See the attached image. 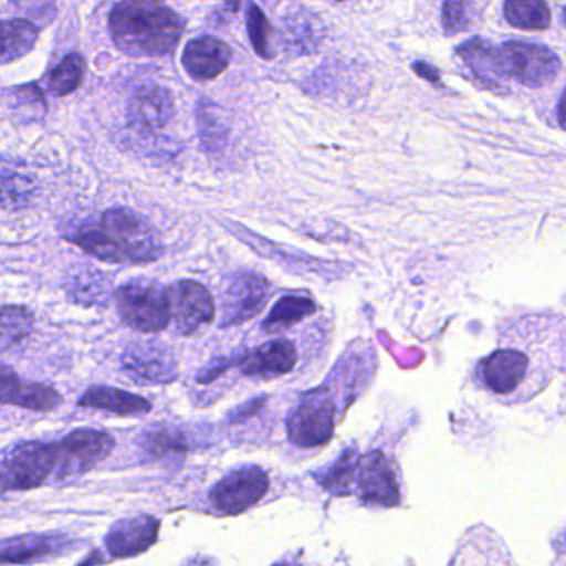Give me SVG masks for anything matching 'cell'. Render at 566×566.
<instances>
[{
  "instance_id": "cell-1",
  "label": "cell",
  "mask_w": 566,
  "mask_h": 566,
  "mask_svg": "<svg viewBox=\"0 0 566 566\" xmlns=\"http://www.w3.org/2000/svg\"><path fill=\"white\" fill-rule=\"evenodd\" d=\"M65 240L105 263H155L164 254L160 237L142 214L128 208H112L98 220L82 221L65 231Z\"/></svg>"
},
{
  "instance_id": "cell-2",
  "label": "cell",
  "mask_w": 566,
  "mask_h": 566,
  "mask_svg": "<svg viewBox=\"0 0 566 566\" xmlns=\"http://www.w3.org/2000/svg\"><path fill=\"white\" fill-rule=\"evenodd\" d=\"M112 39L132 57H160L175 51L184 21L157 0H122L108 19Z\"/></svg>"
},
{
  "instance_id": "cell-3",
  "label": "cell",
  "mask_w": 566,
  "mask_h": 566,
  "mask_svg": "<svg viewBox=\"0 0 566 566\" xmlns=\"http://www.w3.org/2000/svg\"><path fill=\"white\" fill-rule=\"evenodd\" d=\"M118 314L132 329L158 333L171 319L167 287L148 277H135L115 291Z\"/></svg>"
},
{
  "instance_id": "cell-4",
  "label": "cell",
  "mask_w": 566,
  "mask_h": 566,
  "mask_svg": "<svg viewBox=\"0 0 566 566\" xmlns=\"http://www.w3.org/2000/svg\"><path fill=\"white\" fill-rule=\"evenodd\" d=\"M57 467L55 443H19L0 457V493L32 490L48 482Z\"/></svg>"
},
{
  "instance_id": "cell-5",
  "label": "cell",
  "mask_w": 566,
  "mask_h": 566,
  "mask_svg": "<svg viewBox=\"0 0 566 566\" xmlns=\"http://www.w3.org/2000/svg\"><path fill=\"white\" fill-rule=\"evenodd\" d=\"M57 447V473L59 479H72L84 475L92 469L104 462L115 447L114 437L111 433L97 429L72 430Z\"/></svg>"
},
{
  "instance_id": "cell-6",
  "label": "cell",
  "mask_w": 566,
  "mask_h": 566,
  "mask_svg": "<svg viewBox=\"0 0 566 566\" xmlns=\"http://www.w3.org/2000/svg\"><path fill=\"white\" fill-rule=\"evenodd\" d=\"M509 77L526 87L538 88L552 84L559 72L562 61L555 52L530 42L509 41L500 51Z\"/></svg>"
},
{
  "instance_id": "cell-7",
  "label": "cell",
  "mask_w": 566,
  "mask_h": 566,
  "mask_svg": "<svg viewBox=\"0 0 566 566\" xmlns=\"http://www.w3.org/2000/svg\"><path fill=\"white\" fill-rule=\"evenodd\" d=\"M125 374L138 386H161L177 379V360L157 340H135L122 354Z\"/></svg>"
},
{
  "instance_id": "cell-8",
  "label": "cell",
  "mask_w": 566,
  "mask_h": 566,
  "mask_svg": "<svg viewBox=\"0 0 566 566\" xmlns=\"http://www.w3.org/2000/svg\"><path fill=\"white\" fill-rule=\"evenodd\" d=\"M270 490V476L260 467H243L224 476L210 493L211 505L224 515H237L256 505Z\"/></svg>"
},
{
  "instance_id": "cell-9",
  "label": "cell",
  "mask_w": 566,
  "mask_h": 566,
  "mask_svg": "<svg viewBox=\"0 0 566 566\" xmlns=\"http://www.w3.org/2000/svg\"><path fill=\"white\" fill-rule=\"evenodd\" d=\"M336 426V406L323 394H311L287 420L291 442L300 447H319L329 442Z\"/></svg>"
},
{
  "instance_id": "cell-10",
  "label": "cell",
  "mask_w": 566,
  "mask_h": 566,
  "mask_svg": "<svg viewBox=\"0 0 566 566\" xmlns=\"http://www.w3.org/2000/svg\"><path fill=\"white\" fill-rule=\"evenodd\" d=\"M171 319L181 336H191L213 323L214 303L210 291L197 281H177L168 287Z\"/></svg>"
},
{
  "instance_id": "cell-11",
  "label": "cell",
  "mask_w": 566,
  "mask_h": 566,
  "mask_svg": "<svg viewBox=\"0 0 566 566\" xmlns=\"http://www.w3.org/2000/svg\"><path fill=\"white\" fill-rule=\"evenodd\" d=\"M357 483L366 502L379 506L399 505L400 486L392 462L379 450L357 460Z\"/></svg>"
},
{
  "instance_id": "cell-12",
  "label": "cell",
  "mask_w": 566,
  "mask_h": 566,
  "mask_svg": "<svg viewBox=\"0 0 566 566\" xmlns=\"http://www.w3.org/2000/svg\"><path fill=\"white\" fill-rule=\"evenodd\" d=\"M268 291L266 280L258 274L243 273L231 277L223 294V326L253 319L266 304Z\"/></svg>"
},
{
  "instance_id": "cell-13",
  "label": "cell",
  "mask_w": 566,
  "mask_h": 566,
  "mask_svg": "<svg viewBox=\"0 0 566 566\" xmlns=\"http://www.w3.org/2000/svg\"><path fill=\"white\" fill-rule=\"evenodd\" d=\"M160 520L154 515L118 520L105 536V546L112 558H132L142 555L157 543Z\"/></svg>"
},
{
  "instance_id": "cell-14",
  "label": "cell",
  "mask_w": 566,
  "mask_h": 566,
  "mask_svg": "<svg viewBox=\"0 0 566 566\" xmlns=\"http://www.w3.org/2000/svg\"><path fill=\"white\" fill-rule=\"evenodd\" d=\"M528 366V356L522 350L500 349L480 363L479 377L490 392L506 396L522 386Z\"/></svg>"
},
{
  "instance_id": "cell-15",
  "label": "cell",
  "mask_w": 566,
  "mask_h": 566,
  "mask_svg": "<svg viewBox=\"0 0 566 566\" xmlns=\"http://www.w3.org/2000/svg\"><path fill=\"white\" fill-rule=\"evenodd\" d=\"M175 105L170 92L160 85H145L132 95L128 122L135 130L151 134L161 130L174 117Z\"/></svg>"
},
{
  "instance_id": "cell-16",
  "label": "cell",
  "mask_w": 566,
  "mask_h": 566,
  "mask_svg": "<svg viewBox=\"0 0 566 566\" xmlns=\"http://www.w3.org/2000/svg\"><path fill=\"white\" fill-rule=\"evenodd\" d=\"M64 402L52 387L38 382H24L11 367L0 366V403L21 409L49 412Z\"/></svg>"
},
{
  "instance_id": "cell-17",
  "label": "cell",
  "mask_w": 566,
  "mask_h": 566,
  "mask_svg": "<svg viewBox=\"0 0 566 566\" xmlns=\"http://www.w3.org/2000/svg\"><path fill=\"white\" fill-rule=\"evenodd\" d=\"M231 55L230 45L220 39H195L185 48L184 67L195 81H213L227 71Z\"/></svg>"
},
{
  "instance_id": "cell-18",
  "label": "cell",
  "mask_w": 566,
  "mask_h": 566,
  "mask_svg": "<svg viewBox=\"0 0 566 566\" xmlns=\"http://www.w3.org/2000/svg\"><path fill=\"white\" fill-rule=\"evenodd\" d=\"M296 360V347L293 343L286 339L271 340L248 354L241 360V370L247 376L273 379L293 370Z\"/></svg>"
},
{
  "instance_id": "cell-19",
  "label": "cell",
  "mask_w": 566,
  "mask_h": 566,
  "mask_svg": "<svg viewBox=\"0 0 566 566\" xmlns=\"http://www.w3.org/2000/svg\"><path fill=\"white\" fill-rule=\"evenodd\" d=\"M459 57L489 88L500 91L509 78L500 49L493 48L483 39H470L465 44L460 45Z\"/></svg>"
},
{
  "instance_id": "cell-20",
  "label": "cell",
  "mask_w": 566,
  "mask_h": 566,
  "mask_svg": "<svg viewBox=\"0 0 566 566\" xmlns=\"http://www.w3.org/2000/svg\"><path fill=\"white\" fill-rule=\"evenodd\" d=\"M38 181L28 165L15 158H0V207L22 210L34 200Z\"/></svg>"
},
{
  "instance_id": "cell-21",
  "label": "cell",
  "mask_w": 566,
  "mask_h": 566,
  "mask_svg": "<svg viewBox=\"0 0 566 566\" xmlns=\"http://www.w3.org/2000/svg\"><path fill=\"white\" fill-rule=\"evenodd\" d=\"M78 407L105 410L122 417L147 416L151 412L150 400L135 396L128 390L108 386H94L85 390L84 396L78 400Z\"/></svg>"
},
{
  "instance_id": "cell-22",
  "label": "cell",
  "mask_w": 566,
  "mask_h": 566,
  "mask_svg": "<svg viewBox=\"0 0 566 566\" xmlns=\"http://www.w3.org/2000/svg\"><path fill=\"white\" fill-rule=\"evenodd\" d=\"M65 291L74 303L84 307L105 306L112 296V281L97 268L77 266L67 274Z\"/></svg>"
},
{
  "instance_id": "cell-23",
  "label": "cell",
  "mask_w": 566,
  "mask_h": 566,
  "mask_svg": "<svg viewBox=\"0 0 566 566\" xmlns=\"http://www.w3.org/2000/svg\"><path fill=\"white\" fill-rule=\"evenodd\" d=\"M324 34H326V31H324L321 19L316 18V14L303 11V9L291 12L284 19V42L294 54H313L323 42Z\"/></svg>"
},
{
  "instance_id": "cell-24",
  "label": "cell",
  "mask_w": 566,
  "mask_h": 566,
  "mask_svg": "<svg viewBox=\"0 0 566 566\" xmlns=\"http://www.w3.org/2000/svg\"><path fill=\"white\" fill-rule=\"evenodd\" d=\"M38 38V28L25 19L0 21V65L11 64L28 55Z\"/></svg>"
},
{
  "instance_id": "cell-25",
  "label": "cell",
  "mask_w": 566,
  "mask_h": 566,
  "mask_svg": "<svg viewBox=\"0 0 566 566\" xmlns=\"http://www.w3.org/2000/svg\"><path fill=\"white\" fill-rule=\"evenodd\" d=\"M506 22L522 31H545L552 24V12L545 0H505Z\"/></svg>"
},
{
  "instance_id": "cell-26",
  "label": "cell",
  "mask_w": 566,
  "mask_h": 566,
  "mask_svg": "<svg viewBox=\"0 0 566 566\" xmlns=\"http://www.w3.org/2000/svg\"><path fill=\"white\" fill-rule=\"evenodd\" d=\"M314 311H316V304L311 297L301 296V294L281 297L276 306L271 310L270 316L264 321V331L266 333H280V331L301 323L304 317L310 316Z\"/></svg>"
},
{
  "instance_id": "cell-27",
  "label": "cell",
  "mask_w": 566,
  "mask_h": 566,
  "mask_svg": "<svg viewBox=\"0 0 566 566\" xmlns=\"http://www.w3.org/2000/svg\"><path fill=\"white\" fill-rule=\"evenodd\" d=\"M34 327V314L24 306L0 307V350L21 346Z\"/></svg>"
},
{
  "instance_id": "cell-28",
  "label": "cell",
  "mask_w": 566,
  "mask_h": 566,
  "mask_svg": "<svg viewBox=\"0 0 566 566\" xmlns=\"http://www.w3.org/2000/svg\"><path fill=\"white\" fill-rule=\"evenodd\" d=\"M57 542L42 535H28L12 538L0 545V563H31L51 555Z\"/></svg>"
},
{
  "instance_id": "cell-29",
  "label": "cell",
  "mask_w": 566,
  "mask_h": 566,
  "mask_svg": "<svg viewBox=\"0 0 566 566\" xmlns=\"http://www.w3.org/2000/svg\"><path fill=\"white\" fill-rule=\"evenodd\" d=\"M356 452L347 450L334 465L326 470V473L317 475V480L327 492L334 493V495H347L356 480Z\"/></svg>"
},
{
  "instance_id": "cell-30",
  "label": "cell",
  "mask_w": 566,
  "mask_h": 566,
  "mask_svg": "<svg viewBox=\"0 0 566 566\" xmlns=\"http://www.w3.org/2000/svg\"><path fill=\"white\" fill-rule=\"evenodd\" d=\"M85 74V61L81 54H71L61 62L49 78V88L59 97L77 91Z\"/></svg>"
},
{
  "instance_id": "cell-31",
  "label": "cell",
  "mask_w": 566,
  "mask_h": 566,
  "mask_svg": "<svg viewBox=\"0 0 566 566\" xmlns=\"http://www.w3.org/2000/svg\"><path fill=\"white\" fill-rule=\"evenodd\" d=\"M247 28L254 52L263 59L273 57V52L270 49V38L273 35V28L268 22L264 12L253 2L248 6Z\"/></svg>"
},
{
  "instance_id": "cell-32",
  "label": "cell",
  "mask_w": 566,
  "mask_h": 566,
  "mask_svg": "<svg viewBox=\"0 0 566 566\" xmlns=\"http://www.w3.org/2000/svg\"><path fill=\"white\" fill-rule=\"evenodd\" d=\"M473 22V0H446L442 8V25L446 34L465 32Z\"/></svg>"
},
{
  "instance_id": "cell-33",
  "label": "cell",
  "mask_w": 566,
  "mask_h": 566,
  "mask_svg": "<svg viewBox=\"0 0 566 566\" xmlns=\"http://www.w3.org/2000/svg\"><path fill=\"white\" fill-rule=\"evenodd\" d=\"M144 447L155 457L174 455V453L177 455L187 450L184 437L168 429L148 430Z\"/></svg>"
},
{
  "instance_id": "cell-34",
  "label": "cell",
  "mask_w": 566,
  "mask_h": 566,
  "mask_svg": "<svg viewBox=\"0 0 566 566\" xmlns=\"http://www.w3.org/2000/svg\"><path fill=\"white\" fill-rule=\"evenodd\" d=\"M198 125H200V134L205 145L211 150H218L223 145L224 130L223 125L220 124L210 107L200 105V108H198Z\"/></svg>"
},
{
  "instance_id": "cell-35",
  "label": "cell",
  "mask_w": 566,
  "mask_h": 566,
  "mask_svg": "<svg viewBox=\"0 0 566 566\" xmlns=\"http://www.w3.org/2000/svg\"><path fill=\"white\" fill-rule=\"evenodd\" d=\"M413 71H416L417 75L429 81L430 84H439L440 77L439 72L436 71V67H430L426 62H416L413 64Z\"/></svg>"
},
{
  "instance_id": "cell-36",
  "label": "cell",
  "mask_w": 566,
  "mask_h": 566,
  "mask_svg": "<svg viewBox=\"0 0 566 566\" xmlns=\"http://www.w3.org/2000/svg\"><path fill=\"white\" fill-rule=\"evenodd\" d=\"M227 4L230 6L231 11L237 12L240 9V0H227Z\"/></svg>"
},
{
  "instance_id": "cell-37",
  "label": "cell",
  "mask_w": 566,
  "mask_h": 566,
  "mask_svg": "<svg viewBox=\"0 0 566 566\" xmlns=\"http://www.w3.org/2000/svg\"><path fill=\"white\" fill-rule=\"evenodd\" d=\"M339 2H343V0H339Z\"/></svg>"
}]
</instances>
